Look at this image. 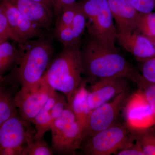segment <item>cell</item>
Instances as JSON below:
<instances>
[{
  "instance_id": "obj_1",
  "label": "cell",
  "mask_w": 155,
  "mask_h": 155,
  "mask_svg": "<svg viewBox=\"0 0 155 155\" xmlns=\"http://www.w3.org/2000/svg\"><path fill=\"white\" fill-rule=\"evenodd\" d=\"M84 74L90 81L124 78L136 83L141 73L119 54L88 35L80 48Z\"/></svg>"
},
{
  "instance_id": "obj_2",
  "label": "cell",
  "mask_w": 155,
  "mask_h": 155,
  "mask_svg": "<svg viewBox=\"0 0 155 155\" xmlns=\"http://www.w3.org/2000/svg\"><path fill=\"white\" fill-rule=\"evenodd\" d=\"M18 60L7 76L27 90L37 86L43 77L54 56L55 48L48 36L17 42Z\"/></svg>"
},
{
  "instance_id": "obj_3",
  "label": "cell",
  "mask_w": 155,
  "mask_h": 155,
  "mask_svg": "<svg viewBox=\"0 0 155 155\" xmlns=\"http://www.w3.org/2000/svg\"><path fill=\"white\" fill-rule=\"evenodd\" d=\"M81 47L64 48L53 57L43 79L54 90L62 93L67 102L81 85L84 78Z\"/></svg>"
},
{
  "instance_id": "obj_4",
  "label": "cell",
  "mask_w": 155,
  "mask_h": 155,
  "mask_svg": "<svg viewBox=\"0 0 155 155\" xmlns=\"http://www.w3.org/2000/svg\"><path fill=\"white\" fill-rule=\"evenodd\" d=\"M78 3L86 15L88 35L111 49L118 51L116 46L118 32L107 0H81Z\"/></svg>"
},
{
  "instance_id": "obj_5",
  "label": "cell",
  "mask_w": 155,
  "mask_h": 155,
  "mask_svg": "<svg viewBox=\"0 0 155 155\" xmlns=\"http://www.w3.org/2000/svg\"><path fill=\"white\" fill-rule=\"evenodd\" d=\"M135 142L134 130L126 122H116L84 142L80 150L83 155H116L119 151L131 146Z\"/></svg>"
},
{
  "instance_id": "obj_6",
  "label": "cell",
  "mask_w": 155,
  "mask_h": 155,
  "mask_svg": "<svg viewBox=\"0 0 155 155\" xmlns=\"http://www.w3.org/2000/svg\"><path fill=\"white\" fill-rule=\"evenodd\" d=\"M51 148L54 153L75 155L83 142L82 130L69 107L66 108L51 125Z\"/></svg>"
},
{
  "instance_id": "obj_7",
  "label": "cell",
  "mask_w": 155,
  "mask_h": 155,
  "mask_svg": "<svg viewBox=\"0 0 155 155\" xmlns=\"http://www.w3.org/2000/svg\"><path fill=\"white\" fill-rule=\"evenodd\" d=\"M130 96L128 90L92 110L82 132V143L92 136L116 123Z\"/></svg>"
},
{
  "instance_id": "obj_8",
  "label": "cell",
  "mask_w": 155,
  "mask_h": 155,
  "mask_svg": "<svg viewBox=\"0 0 155 155\" xmlns=\"http://www.w3.org/2000/svg\"><path fill=\"white\" fill-rule=\"evenodd\" d=\"M43 78L37 86L27 90H19L15 102L19 116L29 125L45 104L54 91Z\"/></svg>"
},
{
  "instance_id": "obj_9",
  "label": "cell",
  "mask_w": 155,
  "mask_h": 155,
  "mask_svg": "<svg viewBox=\"0 0 155 155\" xmlns=\"http://www.w3.org/2000/svg\"><path fill=\"white\" fill-rule=\"evenodd\" d=\"M0 4L8 19L14 41L22 42L31 39L48 36V31L24 17L7 0H0Z\"/></svg>"
},
{
  "instance_id": "obj_10",
  "label": "cell",
  "mask_w": 155,
  "mask_h": 155,
  "mask_svg": "<svg viewBox=\"0 0 155 155\" xmlns=\"http://www.w3.org/2000/svg\"><path fill=\"white\" fill-rule=\"evenodd\" d=\"M123 110L125 122L132 129L141 130L154 124L151 109L140 90L130 95Z\"/></svg>"
},
{
  "instance_id": "obj_11",
  "label": "cell",
  "mask_w": 155,
  "mask_h": 155,
  "mask_svg": "<svg viewBox=\"0 0 155 155\" xmlns=\"http://www.w3.org/2000/svg\"><path fill=\"white\" fill-rule=\"evenodd\" d=\"M68 107L65 95L54 91L43 107L32 120V123L36 128L34 139H43L45 134L50 130L53 122Z\"/></svg>"
},
{
  "instance_id": "obj_12",
  "label": "cell",
  "mask_w": 155,
  "mask_h": 155,
  "mask_svg": "<svg viewBox=\"0 0 155 155\" xmlns=\"http://www.w3.org/2000/svg\"><path fill=\"white\" fill-rule=\"evenodd\" d=\"M128 80L124 78H106L94 83L88 90V102L91 110L128 90Z\"/></svg>"
},
{
  "instance_id": "obj_13",
  "label": "cell",
  "mask_w": 155,
  "mask_h": 155,
  "mask_svg": "<svg viewBox=\"0 0 155 155\" xmlns=\"http://www.w3.org/2000/svg\"><path fill=\"white\" fill-rule=\"evenodd\" d=\"M119 44L137 60L143 62L155 58V48L152 41L139 31H118Z\"/></svg>"
},
{
  "instance_id": "obj_14",
  "label": "cell",
  "mask_w": 155,
  "mask_h": 155,
  "mask_svg": "<svg viewBox=\"0 0 155 155\" xmlns=\"http://www.w3.org/2000/svg\"><path fill=\"white\" fill-rule=\"evenodd\" d=\"M18 110L0 125V148L24 146L31 137Z\"/></svg>"
},
{
  "instance_id": "obj_15",
  "label": "cell",
  "mask_w": 155,
  "mask_h": 155,
  "mask_svg": "<svg viewBox=\"0 0 155 155\" xmlns=\"http://www.w3.org/2000/svg\"><path fill=\"white\" fill-rule=\"evenodd\" d=\"M24 16L45 30L49 31L54 20V11L34 0H7Z\"/></svg>"
},
{
  "instance_id": "obj_16",
  "label": "cell",
  "mask_w": 155,
  "mask_h": 155,
  "mask_svg": "<svg viewBox=\"0 0 155 155\" xmlns=\"http://www.w3.org/2000/svg\"><path fill=\"white\" fill-rule=\"evenodd\" d=\"M118 31L137 30L139 13L128 0H107Z\"/></svg>"
},
{
  "instance_id": "obj_17",
  "label": "cell",
  "mask_w": 155,
  "mask_h": 155,
  "mask_svg": "<svg viewBox=\"0 0 155 155\" xmlns=\"http://www.w3.org/2000/svg\"><path fill=\"white\" fill-rule=\"evenodd\" d=\"M87 78H84L81 85L68 101V107L74 114L82 132L91 112L88 102V90L87 88Z\"/></svg>"
},
{
  "instance_id": "obj_18",
  "label": "cell",
  "mask_w": 155,
  "mask_h": 155,
  "mask_svg": "<svg viewBox=\"0 0 155 155\" xmlns=\"http://www.w3.org/2000/svg\"><path fill=\"white\" fill-rule=\"evenodd\" d=\"M19 86L6 77L0 82V125L18 110L15 96Z\"/></svg>"
},
{
  "instance_id": "obj_19",
  "label": "cell",
  "mask_w": 155,
  "mask_h": 155,
  "mask_svg": "<svg viewBox=\"0 0 155 155\" xmlns=\"http://www.w3.org/2000/svg\"><path fill=\"white\" fill-rule=\"evenodd\" d=\"M18 57L17 42L11 43L7 40L0 43V80H3L6 73L13 69Z\"/></svg>"
},
{
  "instance_id": "obj_20",
  "label": "cell",
  "mask_w": 155,
  "mask_h": 155,
  "mask_svg": "<svg viewBox=\"0 0 155 155\" xmlns=\"http://www.w3.org/2000/svg\"><path fill=\"white\" fill-rule=\"evenodd\" d=\"M134 130L135 140L139 142L145 155H155V127L153 126Z\"/></svg>"
},
{
  "instance_id": "obj_21",
  "label": "cell",
  "mask_w": 155,
  "mask_h": 155,
  "mask_svg": "<svg viewBox=\"0 0 155 155\" xmlns=\"http://www.w3.org/2000/svg\"><path fill=\"white\" fill-rule=\"evenodd\" d=\"M87 21V19L86 15L80 8L78 3L77 12L70 25L76 45L81 47L82 44V37L86 28Z\"/></svg>"
},
{
  "instance_id": "obj_22",
  "label": "cell",
  "mask_w": 155,
  "mask_h": 155,
  "mask_svg": "<svg viewBox=\"0 0 155 155\" xmlns=\"http://www.w3.org/2000/svg\"><path fill=\"white\" fill-rule=\"evenodd\" d=\"M25 146L24 155H52L54 152L44 140H34L32 136L28 139Z\"/></svg>"
},
{
  "instance_id": "obj_23",
  "label": "cell",
  "mask_w": 155,
  "mask_h": 155,
  "mask_svg": "<svg viewBox=\"0 0 155 155\" xmlns=\"http://www.w3.org/2000/svg\"><path fill=\"white\" fill-rule=\"evenodd\" d=\"M137 28V30L149 38H155V12L139 13Z\"/></svg>"
},
{
  "instance_id": "obj_24",
  "label": "cell",
  "mask_w": 155,
  "mask_h": 155,
  "mask_svg": "<svg viewBox=\"0 0 155 155\" xmlns=\"http://www.w3.org/2000/svg\"><path fill=\"white\" fill-rule=\"evenodd\" d=\"M136 84L138 89L142 92L149 104L154 118L153 126L155 127V84L146 80L142 75Z\"/></svg>"
},
{
  "instance_id": "obj_25",
  "label": "cell",
  "mask_w": 155,
  "mask_h": 155,
  "mask_svg": "<svg viewBox=\"0 0 155 155\" xmlns=\"http://www.w3.org/2000/svg\"><path fill=\"white\" fill-rule=\"evenodd\" d=\"M78 3L75 2L64 8L61 14L56 17L54 28L68 27L71 25L77 12Z\"/></svg>"
},
{
  "instance_id": "obj_26",
  "label": "cell",
  "mask_w": 155,
  "mask_h": 155,
  "mask_svg": "<svg viewBox=\"0 0 155 155\" xmlns=\"http://www.w3.org/2000/svg\"><path fill=\"white\" fill-rule=\"evenodd\" d=\"M139 13L147 14L155 10V0H128Z\"/></svg>"
},
{
  "instance_id": "obj_27",
  "label": "cell",
  "mask_w": 155,
  "mask_h": 155,
  "mask_svg": "<svg viewBox=\"0 0 155 155\" xmlns=\"http://www.w3.org/2000/svg\"><path fill=\"white\" fill-rule=\"evenodd\" d=\"M143 63L141 67L142 75L146 80L155 84V58Z\"/></svg>"
},
{
  "instance_id": "obj_28",
  "label": "cell",
  "mask_w": 155,
  "mask_h": 155,
  "mask_svg": "<svg viewBox=\"0 0 155 155\" xmlns=\"http://www.w3.org/2000/svg\"><path fill=\"white\" fill-rule=\"evenodd\" d=\"M0 38L13 40L10 27L5 11L0 4Z\"/></svg>"
},
{
  "instance_id": "obj_29",
  "label": "cell",
  "mask_w": 155,
  "mask_h": 155,
  "mask_svg": "<svg viewBox=\"0 0 155 155\" xmlns=\"http://www.w3.org/2000/svg\"><path fill=\"white\" fill-rule=\"evenodd\" d=\"M117 155H145L139 142L136 140L134 144L119 151L116 153Z\"/></svg>"
},
{
  "instance_id": "obj_30",
  "label": "cell",
  "mask_w": 155,
  "mask_h": 155,
  "mask_svg": "<svg viewBox=\"0 0 155 155\" xmlns=\"http://www.w3.org/2000/svg\"><path fill=\"white\" fill-rule=\"evenodd\" d=\"M76 0H53L54 17H57L61 14L64 8L76 2Z\"/></svg>"
},
{
  "instance_id": "obj_31",
  "label": "cell",
  "mask_w": 155,
  "mask_h": 155,
  "mask_svg": "<svg viewBox=\"0 0 155 155\" xmlns=\"http://www.w3.org/2000/svg\"><path fill=\"white\" fill-rule=\"evenodd\" d=\"M25 146L0 148V155H24Z\"/></svg>"
},
{
  "instance_id": "obj_32",
  "label": "cell",
  "mask_w": 155,
  "mask_h": 155,
  "mask_svg": "<svg viewBox=\"0 0 155 155\" xmlns=\"http://www.w3.org/2000/svg\"><path fill=\"white\" fill-rule=\"evenodd\" d=\"M40 3H41L42 5L46 6L48 8L53 11V5H54V2L53 0H34Z\"/></svg>"
},
{
  "instance_id": "obj_33",
  "label": "cell",
  "mask_w": 155,
  "mask_h": 155,
  "mask_svg": "<svg viewBox=\"0 0 155 155\" xmlns=\"http://www.w3.org/2000/svg\"><path fill=\"white\" fill-rule=\"evenodd\" d=\"M151 39V40L152 41L154 45L155 48V38H150Z\"/></svg>"
},
{
  "instance_id": "obj_34",
  "label": "cell",
  "mask_w": 155,
  "mask_h": 155,
  "mask_svg": "<svg viewBox=\"0 0 155 155\" xmlns=\"http://www.w3.org/2000/svg\"><path fill=\"white\" fill-rule=\"evenodd\" d=\"M5 41V40H4L0 38V43H1V42H2Z\"/></svg>"
},
{
  "instance_id": "obj_35",
  "label": "cell",
  "mask_w": 155,
  "mask_h": 155,
  "mask_svg": "<svg viewBox=\"0 0 155 155\" xmlns=\"http://www.w3.org/2000/svg\"><path fill=\"white\" fill-rule=\"evenodd\" d=\"M3 80H3H0V82H2V81Z\"/></svg>"
}]
</instances>
